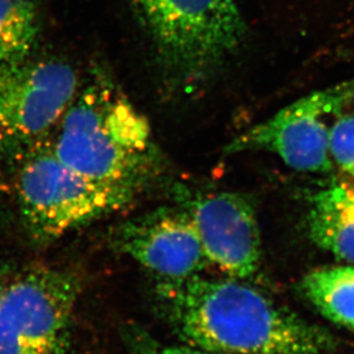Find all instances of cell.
I'll list each match as a JSON object with an SVG mask.
<instances>
[{"label":"cell","mask_w":354,"mask_h":354,"mask_svg":"<svg viewBox=\"0 0 354 354\" xmlns=\"http://www.w3.org/2000/svg\"><path fill=\"white\" fill-rule=\"evenodd\" d=\"M157 296L187 345L209 354H333L334 336L235 279L159 281Z\"/></svg>","instance_id":"obj_1"},{"label":"cell","mask_w":354,"mask_h":354,"mask_svg":"<svg viewBox=\"0 0 354 354\" xmlns=\"http://www.w3.org/2000/svg\"><path fill=\"white\" fill-rule=\"evenodd\" d=\"M52 147L80 174L140 194L162 167L150 123L100 69L79 88Z\"/></svg>","instance_id":"obj_2"},{"label":"cell","mask_w":354,"mask_h":354,"mask_svg":"<svg viewBox=\"0 0 354 354\" xmlns=\"http://www.w3.org/2000/svg\"><path fill=\"white\" fill-rule=\"evenodd\" d=\"M168 83L191 93L211 81L245 38L235 0H133Z\"/></svg>","instance_id":"obj_3"},{"label":"cell","mask_w":354,"mask_h":354,"mask_svg":"<svg viewBox=\"0 0 354 354\" xmlns=\"http://www.w3.org/2000/svg\"><path fill=\"white\" fill-rule=\"evenodd\" d=\"M14 159L21 215L31 239L39 244L123 209L140 194L80 174L59 159L46 140Z\"/></svg>","instance_id":"obj_4"},{"label":"cell","mask_w":354,"mask_h":354,"mask_svg":"<svg viewBox=\"0 0 354 354\" xmlns=\"http://www.w3.org/2000/svg\"><path fill=\"white\" fill-rule=\"evenodd\" d=\"M81 282L38 265L12 276L0 303V354H68Z\"/></svg>","instance_id":"obj_5"},{"label":"cell","mask_w":354,"mask_h":354,"mask_svg":"<svg viewBox=\"0 0 354 354\" xmlns=\"http://www.w3.org/2000/svg\"><path fill=\"white\" fill-rule=\"evenodd\" d=\"M80 88L79 75L57 59L0 65V151L14 158L46 140Z\"/></svg>","instance_id":"obj_6"},{"label":"cell","mask_w":354,"mask_h":354,"mask_svg":"<svg viewBox=\"0 0 354 354\" xmlns=\"http://www.w3.org/2000/svg\"><path fill=\"white\" fill-rule=\"evenodd\" d=\"M353 100L354 77L305 95L234 138L225 154L263 151L296 171L327 173L333 167L328 121Z\"/></svg>","instance_id":"obj_7"},{"label":"cell","mask_w":354,"mask_h":354,"mask_svg":"<svg viewBox=\"0 0 354 354\" xmlns=\"http://www.w3.org/2000/svg\"><path fill=\"white\" fill-rule=\"evenodd\" d=\"M174 203L192 218L211 266L229 277L248 279L261 265L256 205L248 194L204 192L175 184Z\"/></svg>","instance_id":"obj_8"},{"label":"cell","mask_w":354,"mask_h":354,"mask_svg":"<svg viewBox=\"0 0 354 354\" xmlns=\"http://www.w3.org/2000/svg\"><path fill=\"white\" fill-rule=\"evenodd\" d=\"M113 241L120 252L160 281L190 279L211 266L192 218L178 205L127 220L115 229Z\"/></svg>","instance_id":"obj_9"},{"label":"cell","mask_w":354,"mask_h":354,"mask_svg":"<svg viewBox=\"0 0 354 354\" xmlns=\"http://www.w3.org/2000/svg\"><path fill=\"white\" fill-rule=\"evenodd\" d=\"M310 236L321 249L354 263V187L333 184L310 199Z\"/></svg>","instance_id":"obj_10"},{"label":"cell","mask_w":354,"mask_h":354,"mask_svg":"<svg viewBox=\"0 0 354 354\" xmlns=\"http://www.w3.org/2000/svg\"><path fill=\"white\" fill-rule=\"evenodd\" d=\"M301 289L324 317L354 333V267L315 269L304 277Z\"/></svg>","instance_id":"obj_11"},{"label":"cell","mask_w":354,"mask_h":354,"mask_svg":"<svg viewBox=\"0 0 354 354\" xmlns=\"http://www.w3.org/2000/svg\"><path fill=\"white\" fill-rule=\"evenodd\" d=\"M39 34L34 0H0V65L29 58Z\"/></svg>","instance_id":"obj_12"},{"label":"cell","mask_w":354,"mask_h":354,"mask_svg":"<svg viewBox=\"0 0 354 354\" xmlns=\"http://www.w3.org/2000/svg\"><path fill=\"white\" fill-rule=\"evenodd\" d=\"M329 151L338 167L354 176V113L338 118L331 127Z\"/></svg>","instance_id":"obj_13"},{"label":"cell","mask_w":354,"mask_h":354,"mask_svg":"<svg viewBox=\"0 0 354 354\" xmlns=\"http://www.w3.org/2000/svg\"><path fill=\"white\" fill-rule=\"evenodd\" d=\"M143 354H209L206 352L192 348L190 345L187 346H161V345L147 344L143 348Z\"/></svg>","instance_id":"obj_14"},{"label":"cell","mask_w":354,"mask_h":354,"mask_svg":"<svg viewBox=\"0 0 354 354\" xmlns=\"http://www.w3.org/2000/svg\"><path fill=\"white\" fill-rule=\"evenodd\" d=\"M10 277L12 275L10 274V270L3 265H0V303L3 299V293L6 291L7 286L10 283Z\"/></svg>","instance_id":"obj_15"},{"label":"cell","mask_w":354,"mask_h":354,"mask_svg":"<svg viewBox=\"0 0 354 354\" xmlns=\"http://www.w3.org/2000/svg\"><path fill=\"white\" fill-rule=\"evenodd\" d=\"M0 213H1V212H0Z\"/></svg>","instance_id":"obj_16"}]
</instances>
